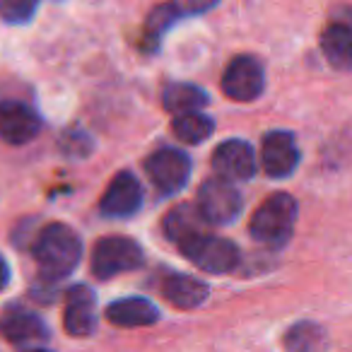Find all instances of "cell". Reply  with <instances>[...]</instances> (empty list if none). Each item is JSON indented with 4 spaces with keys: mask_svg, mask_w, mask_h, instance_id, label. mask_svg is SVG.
I'll list each match as a JSON object with an SVG mask.
<instances>
[{
    "mask_svg": "<svg viewBox=\"0 0 352 352\" xmlns=\"http://www.w3.org/2000/svg\"><path fill=\"white\" fill-rule=\"evenodd\" d=\"M80 256H82V241L78 232H73L63 222L44 227L34 241V258L49 280L68 278L78 268Z\"/></svg>",
    "mask_w": 352,
    "mask_h": 352,
    "instance_id": "obj_1",
    "label": "cell"
},
{
    "mask_svg": "<svg viewBox=\"0 0 352 352\" xmlns=\"http://www.w3.org/2000/svg\"><path fill=\"white\" fill-rule=\"evenodd\" d=\"M297 222V201L289 193H275L258 206L251 217V236L261 244L280 246L289 239Z\"/></svg>",
    "mask_w": 352,
    "mask_h": 352,
    "instance_id": "obj_2",
    "label": "cell"
},
{
    "mask_svg": "<svg viewBox=\"0 0 352 352\" xmlns=\"http://www.w3.org/2000/svg\"><path fill=\"white\" fill-rule=\"evenodd\" d=\"M145 263L142 249L128 236H104L94 244L92 273L99 280L116 278V275L138 270Z\"/></svg>",
    "mask_w": 352,
    "mask_h": 352,
    "instance_id": "obj_3",
    "label": "cell"
},
{
    "mask_svg": "<svg viewBox=\"0 0 352 352\" xmlns=\"http://www.w3.org/2000/svg\"><path fill=\"white\" fill-rule=\"evenodd\" d=\"M196 208L203 220H206V225L225 227L241 215L244 201H241V193L230 182H225L220 176H212L198 188Z\"/></svg>",
    "mask_w": 352,
    "mask_h": 352,
    "instance_id": "obj_4",
    "label": "cell"
},
{
    "mask_svg": "<svg viewBox=\"0 0 352 352\" xmlns=\"http://www.w3.org/2000/svg\"><path fill=\"white\" fill-rule=\"evenodd\" d=\"M182 254L186 256L191 263H196L201 270H208L212 275H225L236 268L239 263V249L232 244L230 239L212 234H198L179 244Z\"/></svg>",
    "mask_w": 352,
    "mask_h": 352,
    "instance_id": "obj_5",
    "label": "cell"
},
{
    "mask_svg": "<svg viewBox=\"0 0 352 352\" xmlns=\"http://www.w3.org/2000/svg\"><path fill=\"white\" fill-rule=\"evenodd\" d=\"M265 87L263 65L254 56H236L222 75V92L234 102H254Z\"/></svg>",
    "mask_w": 352,
    "mask_h": 352,
    "instance_id": "obj_6",
    "label": "cell"
},
{
    "mask_svg": "<svg viewBox=\"0 0 352 352\" xmlns=\"http://www.w3.org/2000/svg\"><path fill=\"white\" fill-rule=\"evenodd\" d=\"M145 169L150 182L160 188L162 193H176L182 191L188 182L191 174V160L184 155L182 150H171V147H162V150L152 152L145 162Z\"/></svg>",
    "mask_w": 352,
    "mask_h": 352,
    "instance_id": "obj_7",
    "label": "cell"
},
{
    "mask_svg": "<svg viewBox=\"0 0 352 352\" xmlns=\"http://www.w3.org/2000/svg\"><path fill=\"white\" fill-rule=\"evenodd\" d=\"M0 333L8 342L17 347H32V350H41L46 340H49V328L36 314L27 311L22 307H10L0 316Z\"/></svg>",
    "mask_w": 352,
    "mask_h": 352,
    "instance_id": "obj_8",
    "label": "cell"
},
{
    "mask_svg": "<svg viewBox=\"0 0 352 352\" xmlns=\"http://www.w3.org/2000/svg\"><path fill=\"white\" fill-rule=\"evenodd\" d=\"M140 206H142V188L131 171H121L107 186L102 201H99L102 215L113 217V220H123V217L135 215L140 210Z\"/></svg>",
    "mask_w": 352,
    "mask_h": 352,
    "instance_id": "obj_9",
    "label": "cell"
},
{
    "mask_svg": "<svg viewBox=\"0 0 352 352\" xmlns=\"http://www.w3.org/2000/svg\"><path fill=\"white\" fill-rule=\"evenodd\" d=\"M212 169L225 182H249L256 171V155L249 142L227 140L212 155Z\"/></svg>",
    "mask_w": 352,
    "mask_h": 352,
    "instance_id": "obj_10",
    "label": "cell"
},
{
    "mask_svg": "<svg viewBox=\"0 0 352 352\" xmlns=\"http://www.w3.org/2000/svg\"><path fill=\"white\" fill-rule=\"evenodd\" d=\"M263 169L273 179H285L299 164V147L294 138L285 131H273L263 138V150H261Z\"/></svg>",
    "mask_w": 352,
    "mask_h": 352,
    "instance_id": "obj_11",
    "label": "cell"
},
{
    "mask_svg": "<svg viewBox=\"0 0 352 352\" xmlns=\"http://www.w3.org/2000/svg\"><path fill=\"white\" fill-rule=\"evenodd\" d=\"M41 128L39 116L34 109L22 102H3L0 104V138L10 145H25L34 140Z\"/></svg>",
    "mask_w": 352,
    "mask_h": 352,
    "instance_id": "obj_12",
    "label": "cell"
},
{
    "mask_svg": "<svg viewBox=\"0 0 352 352\" xmlns=\"http://www.w3.org/2000/svg\"><path fill=\"white\" fill-rule=\"evenodd\" d=\"M63 326L68 336L87 338L94 333L97 318H94V294L89 287L78 285L70 287L65 294V311H63Z\"/></svg>",
    "mask_w": 352,
    "mask_h": 352,
    "instance_id": "obj_13",
    "label": "cell"
},
{
    "mask_svg": "<svg viewBox=\"0 0 352 352\" xmlns=\"http://www.w3.org/2000/svg\"><path fill=\"white\" fill-rule=\"evenodd\" d=\"M162 294L179 309H196L210 297V287L193 275L171 273L162 283Z\"/></svg>",
    "mask_w": 352,
    "mask_h": 352,
    "instance_id": "obj_14",
    "label": "cell"
},
{
    "mask_svg": "<svg viewBox=\"0 0 352 352\" xmlns=\"http://www.w3.org/2000/svg\"><path fill=\"white\" fill-rule=\"evenodd\" d=\"M160 318L157 307L150 299L142 297H126L111 302L107 307V321H111L113 326L123 328H135V326H150Z\"/></svg>",
    "mask_w": 352,
    "mask_h": 352,
    "instance_id": "obj_15",
    "label": "cell"
},
{
    "mask_svg": "<svg viewBox=\"0 0 352 352\" xmlns=\"http://www.w3.org/2000/svg\"><path fill=\"white\" fill-rule=\"evenodd\" d=\"M321 51L338 70H352V27L345 22H331L321 32Z\"/></svg>",
    "mask_w": 352,
    "mask_h": 352,
    "instance_id": "obj_16",
    "label": "cell"
},
{
    "mask_svg": "<svg viewBox=\"0 0 352 352\" xmlns=\"http://www.w3.org/2000/svg\"><path fill=\"white\" fill-rule=\"evenodd\" d=\"M203 227H206V220L201 217L196 206H176L164 217V234L176 244H184L191 236L203 234Z\"/></svg>",
    "mask_w": 352,
    "mask_h": 352,
    "instance_id": "obj_17",
    "label": "cell"
},
{
    "mask_svg": "<svg viewBox=\"0 0 352 352\" xmlns=\"http://www.w3.org/2000/svg\"><path fill=\"white\" fill-rule=\"evenodd\" d=\"M283 345L287 352H326L328 333L314 321H299L285 333Z\"/></svg>",
    "mask_w": 352,
    "mask_h": 352,
    "instance_id": "obj_18",
    "label": "cell"
},
{
    "mask_svg": "<svg viewBox=\"0 0 352 352\" xmlns=\"http://www.w3.org/2000/svg\"><path fill=\"white\" fill-rule=\"evenodd\" d=\"M164 109L176 116H184V113H201V109L208 104V94L201 87L188 82H176L169 85L164 89Z\"/></svg>",
    "mask_w": 352,
    "mask_h": 352,
    "instance_id": "obj_19",
    "label": "cell"
},
{
    "mask_svg": "<svg viewBox=\"0 0 352 352\" xmlns=\"http://www.w3.org/2000/svg\"><path fill=\"white\" fill-rule=\"evenodd\" d=\"M171 131L182 142L188 145H198V142L208 140L215 131V123L206 113H184V116H176L171 123Z\"/></svg>",
    "mask_w": 352,
    "mask_h": 352,
    "instance_id": "obj_20",
    "label": "cell"
},
{
    "mask_svg": "<svg viewBox=\"0 0 352 352\" xmlns=\"http://www.w3.org/2000/svg\"><path fill=\"white\" fill-rule=\"evenodd\" d=\"M179 17H182V8L179 6H171V3H166V6H157L155 10L147 15L145 34H142V39L147 41V49H155L157 41H160V36L164 34V32L169 30Z\"/></svg>",
    "mask_w": 352,
    "mask_h": 352,
    "instance_id": "obj_21",
    "label": "cell"
},
{
    "mask_svg": "<svg viewBox=\"0 0 352 352\" xmlns=\"http://www.w3.org/2000/svg\"><path fill=\"white\" fill-rule=\"evenodd\" d=\"M36 12V3H25V0H10V3H0V17L8 25H25L32 20Z\"/></svg>",
    "mask_w": 352,
    "mask_h": 352,
    "instance_id": "obj_22",
    "label": "cell"
},
{
    "mask_svg": "<svg viewBox=\"0 0 352 352\" xmlns=\"http://www.w3.org/2000/svg\"><path fill=\"white\" fill-rule=\"evenodd\" d=\"M60 150L68 157H87L92 152V138L85 131H68L60 140Z\"/></svg>",
    "mask_w": 352,
    "mask_h": 352,
    "instance_id": "obj_23",
    "label": "cell"
},
{
    "mask_svg": "<svg viewBox=\"0 0 352 352\" xmlns=\"http://www.w3.org/2000/svg\"><path fill=\"white\" fill-rule=\"evenodd\" d=\"M8 283H10V268H8L6 258L0 256V289H6Z\"/></svg>",
    "mask_w": 352,
    "mask_h": 352,
    "instance_id": "obj_24",
    "label": "cell"
},
{
    "mask_svg": "<svg viewBox=\"0 0 352 352\" xmlns=\"http://www.w3.org/2000/svg\"><path fill=\"white\" fill-rule=\"evenodd\" d=\"M32 352H51V350H32Z\"/></svg>",
    "mask_w": 352,
    "mask_h": 352,
    "instance_id": "obj_25",
    "label": "cell"
}]
</instances>
